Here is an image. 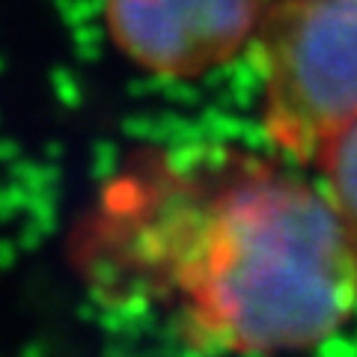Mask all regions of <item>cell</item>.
Instances as JSON below:
<instances>
[{
  "label": "cell",
  "instance_id": "obj_2",
  "mask_svg": "<svg viewBox=\"0 0 357 357\" xmlns=\"http://www.w3.org/2000/svg\"><path fill=\"white\" fill-rule=\"evenodd\" d=\"M236 152H152L116 173L75 236V268L96 301L146 310L178 274Z\"/></svg>",
  "mask_w": 357,
  "mask_h": 357
},
{
  "label": "cell",
  "instance_id": "obj_3",
  "mask_svg": "<svg viewBox=\"0 0 357 357\" xmlns=\"http://www.w3.org/2000/svg\"><path fill=\"white\" fill-rule=\"evenodd\" d=\"M262 128L292 161L357 119V0H277L250 42Z\"/></svg>",
  "mask_w": 357,
  "mask_h": 357
},
{
  "label": "cell",
  "instance_id": "obj_5",
  "mask_svg": "<svg viewBox=\"0 0 357 357\" xmlns=\"http://www.w3.org/2000/svg\"><path fill=\"white\" fill-rule=\"evenodd\" d=\"M312 161L319 164L325 197L357 236V119L333 131Z\"/></svg>",
  "mask_w": 357,
  "mask_h": 357
},
{
  "label": "cell",
  "instance_id": "obj_4",
  "mask_svg": "<svg viewBox=\"0 0 357 357\" xmlns=\"http://www.w3.org/2000/svg\"><path fill=\"white\" fill-rule=\"evenodd\" d=\"M271 0H105L116 48L164 81H191L250 48Z\"/></svg>",
  "mask_w": 357,
  "mask_h": 357
},
{
  "label": "cell",
  "instance_id": "obj_1",
  "mask_svg": "<svg viewBox=\"0 0 357 357\" xmlns=\"http://www.w3.org/2000/svg\"><path fill=\"white\" fill-rule=\"evenodd\" d=\"M173 301L194 351L310 349L357 307V236L325 191L236 152Z\"/></svg>",
  "mask_w": 357,
  "mask_h": 357
}]
</instances>
